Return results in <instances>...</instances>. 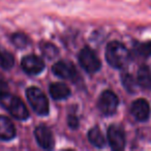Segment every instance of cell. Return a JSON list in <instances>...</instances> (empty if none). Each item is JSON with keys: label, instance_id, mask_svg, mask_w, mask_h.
Segmentation results:
<instances>
[{"label": "cell", "instance_id": "6", "mask_svg": "<svg viewBox=\"0 0 151 151\" xmlns=\"http://www.w3.org/2000/svg\"><path fill=\"white\" fill-rule=\"evenodd\" d=\"M108 141L112 149L122 150L125 146V134L123 128L117 124H113L108 128Z\"/></svg>", "mask_w": 151, "mask_h": 151}, {"label": "cell", "instance_id": "13", "mask_svg": "<svg viewBox=\"0 0 151 151\" xmlns=\"http://www.w3.org/2000/svg\"><path fill=\"white\" fill-rule=\"evenodd\" d=\"M138 83L142 87L147 89H151V71L149 70L148 66L143 65L140 67L138 71Z\"/></svg>", "mask_w": 151, "mask_h": 151}, {"label": "cell", "instance_id": "17", "mask_svg": "<svg viewBox=\"0 0 151 151\" xmlns=\"http://www.w3.org/2000/svg\"><path fill=\"white\" fill-rule=\"evenodd\" d=\"M137 52L143 56H151V40L139 44L137 46Z\"/></svg>", "mask_w": 151, "mask_h": 151}, {"label": "cell", "instance_id": "15", "mask_svg": "<svg viewBox=\"0 0 151 151\" xmlns=\"http://www.w3.org/2000/svg\"><path fill=\"white\" fill-rule=\"evenodd\" d=\"M14 57L7 52H0V66L4 69H9L14 66Z\"/></svg>", "mask_w": 151, "mask_h": 151}, {"label": "cell", "instance_id": "2", "mask_svg": "<svg viewBox=\"0 0 151 151\" xmlns=\"http://www.w3.org/2000/svg\"><path fill=\"white\" fill-rule=\"evenodd\" d=\"M0 104L16 119L26 120L29 117V112H28L25 104L15 95H12L9 93L2 95L0 97Z\"/></svg>", "mask_w": 151, "mask_h": 151}, {"label": "cell", "instance_id": "7", "mask_svg": "<svg viewBox=\"0 0 151 151\" xmlns=\"http://www.w3.org/2000/svg\"><path fill=\"white\" fill-rule=\"evenodd\" d=\"M21 66L26 73L35 76L40 73L45 68V63L42 58L36 55H28L22 59Z\"/></svg>", "mask_w": 151, "mask_h": 151}, {"label": "cell", "instance_id": "14", "mask_svg": "<svg viewBox=\"0 0 151 151\" xmlns=\"http://www.w3.org/2000/svg\"><path fill=\"white\" fill-rule=\"evenodd\" d=\"M88 139L91 144L97 148H103L106 144V139L99 127H93L89 130Z\"/></svg>", "mask_w": 151, "mask_h": 151}, {"label": "cell", "instance_id": "20", "mask_svg": "<svg viewBox=\"0 0 151 151\" xmlns=\"http://www.w3.org/2000/svg\"><path fill=\"white\" fill-rule=\"evenodd\" d=\"M68 124H69V126H70V127L75 128V127H77V126H78L79 121L76 117L70 116V117H68Z\"/></svg>", "mask_w": 151, "mask_h": 151}, {"label": "cell", "instance_id": "19", "mask_svg": "<svg viewBox=\"0 0 151 151\" xmlns=\"http://www.w3.org/2000/svg\"><path fill=\"white\" fill-rule=\"evenodd\" d=\"M6 93H9V86L4 81L0 80V97Z\"/></svg>", "mask_w": 151, "mask_h": 151}, {"label": "cell", "instance_id": "18", "mask_svg": "<svg viewBox=\"0 0 151 151\" xmlns=\"http://www.w3.org/2000/svg\"><path fill=\"white\" fill-rule=\"evenodd\" d=\"M42 52H44V55H46L47 57L52 58L57 54V49L52 45H46L45 47H42Z\"/></svg>", "mask_w": 151, "mask_h": 151}, {"label": "cell", "instance_id": "11", "mask_svg": "<svg viewBox=\"0 0 151 151\" xmlns=\"http://www.w3.org/2000/svg\"><path fill=\"white\" fill-rule=\"evenodd\" d=\"M16 137V128L9 118L0 115V140L9 141Z\"/></svg>", "mask_w": 151, "mask_h": 151}, {"label": "cell", "instance_id": "5", "mask_svg": "<svg viewBox=\"0 0 151 151\" xmlns=\"http://www.w3.org/2000/svg\"><path fill=\"white\" fill-rule=\"evenodd\" d=\"M118 101L116 94L111 90H106L101 94L99 99V109L105 115H113L118 107Z\"/></svg>", "mask_w": 151, "mask_h": 151}, {"label": "cell", "instance_id": "8", "mask_svg": "<svg viewBox=\"0 0 151 151\" xmlns=\"http://www.w3.org/2000/svg\"><path fill=\"white\" fill-rule=\"evenodd\" d=\"M34 136L38 145L44 149H52L54 147V138L53 134L49 127L46 125H40L34 130Z\"/></svg>", "mask_w": 151, "mask_h": 151}, {"label": "cell", "instance_id": "10", "mask_svg": "<svg viewBox=\"0 0 151 151\" xmlns=\"http://www.w3.org/2000/svg\"><path fill=\"white\" fill-rule=\"evenodd\" d=\"M54 75L62 79H71L76 76V68L73 63L66 61L56 62L52 67Z\"/></svg>", "mask_w": 151, "mask_h": 151}, {"label": "cell", "instance_id": "4", "mask_svg": "<svg viewBox=\"0 0 151 151\" xmlns=\"http://www.w3.org/2000/svg\"><path fill=\"white\" fill-rule=\"evenodd\" d=\"M79 62L85 70L90 73H96L101 68V61L99 57L88 47L81 50L79 54Z\"/></svg>", "mask_w": 151, "mask_h": 151}, {"label": "cell", "instance_id": "1", "mask_svg": "<svg viewBox=\"0 0 151 151\" xmlns=\"http://www.w3.org/2000/svg\"><path fill=\"white\" fill-rule=\"evenodd\" d=\"M107 62L114 68H122L129 62L130 54L128 50L119 42H112L106 49Z\"/></svg>", "mask_w": 151, "mask_h": 151}, {"label": "cell", "instance_id": "3", "mask_svg": "<svg viewBox=\"0 0 151 151\" xmlns=\"http://www.w3.org/2000/svg\"><path fill=\"white\" fill-rule=\"evenodd\" d=\"M26 96H27L30 106L36 114L42 116L48 115L49 101L40 89L36 87H30L26 91Z\"/></svg>", "mask_w": 151, "mask_h": 151}, {"label": "cell", "instance_id": "12", "mask_svg": "<svg viewBox=\"0 0 151 151\" xmlns=\"http://www.w3.org/2000/svg\"><path fill=\"white\" fill-rule=\"evenodd\" d=\"M50 94L56 101H61L65 99L70 95V90L69 88L63 83H53L49 88Z\"/></svg>", "mask_w": 151, "mask_h": 151}, {"label": "cell", "instance_id": "16", "mask_svg": "<svg viewBox=\"0 0 151 151\" xmlns=\"http://www.w3.org/2000/svg\"><path fill=\"white\" fill-rule=\"evenodd\" d=\"M13 40L14 45L18 48H25L26 46L28 45V38L25 34L23 33H16L13 35Z\"/></svg>", "mask_w": 151, "mask_h": 151}, {"label": "cell", "instance_id": "9", "mask_svg": "<svg viewBox=\"0 0 151 151\" xmlns=\"http://www.w3.org/2000/svg\"><path fill=\"white\" fill-rule=\"evenodd\" d=\"M132 115L139 121H146L150 115V106L144 99H139L132 103L130 107Z\"/></svg>", "mask_w": 151, "mask_h": 151}]
</instances>
